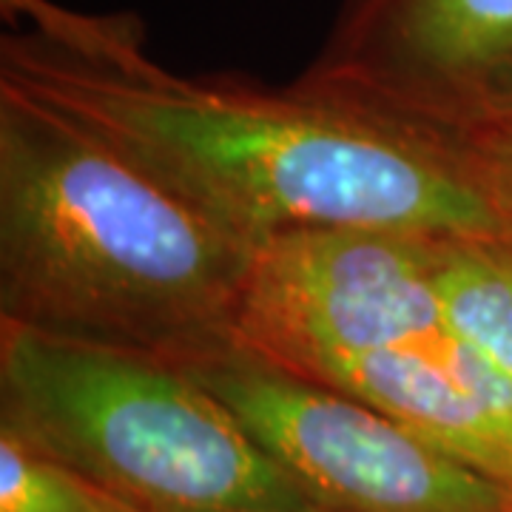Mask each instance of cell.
Listing matches in <instances>:
<instances>
[{"mask_svg": "<svg viewBox=\"0 0 512 512\" xmlns=\"http://www.w3.org/2000/svg\"><path fill=\"white\" fill-rule=\"evenodd\" d=\"M311 382L402 421L512 493V379L453 328L424 345L345 359Z\"/></svg>", "mask_w": 512, "mask_h": 512, "instance_id": "52a82bcc", "label": "cell"}, {"mask_svg": "<svg viewBox=\"0 0 512 512\" xmlns=\"http://www.w3.org/2000/svg\"><path fill=\"white\" fill-rule=\"evenodd\" d=\"M254 242L0 86V322L200 362L239 348Z\"/></svg>", "mask_w": 512, "mask_h": 512, "instance_id": "7a4b0ae2", "label": "cell"}, {"mask_svg": "<svg viewBox=\"0 0 512 512\" xmlns=\"http://www.w3.org/2000/svg\"><path fill=\"white\" fill-rule=\"evenodd\" d=\"M436 288L450 328L512 379L510 239H439Z\"/></svg>", "mask_w": 512, "mask_h": 512, "instance_id": "ba28073f", "label": "cell"}, {"mask_svg": "<svg viewBox=\"0 0 512 512\" xmlns=\"http://www.w3.org/2000/svg\"><path fill=\"white\" fill-rule=\"evenodd\" d=\"M467 157L476 168L478 183L493 205L495 217L504 228V237L512 242V117L501 126L490 128L476 140H470Z\"/></svg>", "mask_w": 512, "mask_h": 512, "instance_id": "30bf717a", "label": "cell"}, {"mask_svg": "<svg viewBox=\"0 0 512 512\" xmlns=\"http://www.w3.org/2000/svg\"><path fill=\"white\" fill-rule=\"evenodd\" d=\"M0 424L146 512H333L180 362L0 322Z\"/></svg>", "mask_w": 512, "mask_h": 512, "instance_id": "3957f363", "label": "cell"}, {"mask_svg": "<svg viewBox=\"0 0 512 512\" xmlns=\"http://www.w3.org/2000/svg\"><path fill=\"white\" fill-rule=\"evenodd\" d=\"M333 512H512V493L402 421L245 348L185 365Z\"/></svg>", "mask_w": 512, "mask_h": 512, "instance_id": "277c9868", "label": "cell"}, {"mask_svg": "<svg viewBox=\"0 0 512 512\" xmlns=\"http://www.w3.org/2000/svg\"><path fill=\"white\" fill-rule=\"evenodd\" d=\"M439 239L376 228H313L259 242L245 279L239 348L316 379L376 350L450 328L436 288Z\"/></svg>", "mask_w": 512, "mask_h": 512, "instance_id": "5b68a950", "label": "cell"}, {"mask_svg": "<svg viewBox=\"0 0 512 512\" xmlns=\"http://www.w3.org/2000/svg\"><path fill=\"white\" fill-rule=\"evenodd\" d=\"M0 86L109 143L248 242L313 228L507 239L467 151L305 83L188 77L126 12L0 0Z\"/></svg>", "mask_w": 512, "mask_h": 512, "instance_id": "6da1fadb", "label": "cell"}, {"mask_svg": "<svg viewBox=\"0 0 512 512\" xmlns=\"http://www.w3.org/2000/svg\"><path fill=\"white\" fill-rule=\"evenodd\" d=\"M0 512H146L35 450L0 424Z\"/></svg>", "mask_w": 512, "mask_h": 512, "instance_id": "9c48e42d", "label": "cell"}, {"mask_svg": "<svg viewBox=\"0 0 512 512\" xmlns=\"http://www.w3.org/2000/svg\"><path fill=\"white\" fill-rule=\"evenodd\" d=\"M299 83L464 148L512 117V0H348Z\"/></svg>", "mask_w": 512, "mask_h": 512, "instance_id": "8992f818", "label": "cell"}]
</instances>
